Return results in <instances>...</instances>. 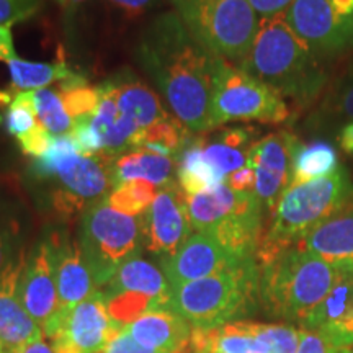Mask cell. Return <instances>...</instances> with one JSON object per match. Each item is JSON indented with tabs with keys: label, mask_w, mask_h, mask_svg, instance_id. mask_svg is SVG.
Instances as JSON below:
<instances>
[{
	"label": "cell",
	"mask_w": 353,
	"mask_h": 353,
	"mask_svg": "<svg viewBox=\"0 0 353 353\" xmlns=\"http://www.w3.org/2000/svg\"><path fill=\"white\" fill-rule=\"evenodd\" d=\"M136 57L176 120L192 132L211 130V97L218 56L190 34L179 13H161L145 26Z\"/></svg>",
	"instance_id": "obj_1"
},
{
	"label": "cell",
	"mask_w": 353,
	"mask_h": 353,
	"mask_svg": "<svg viewBox=\"0 0 353 353\" xmlns=\"http://www.w3.org/2000/svg\"><path fill=\"white\" fill-rule=\"evenodd\" d=\"M237 68L301 107L311 105L327 82L322 61L294 33L285 12L260 17L252 46Z\"/></svg>",
	"instance_id": "obj_2"
},
{
	"label": "cell",
	"mask_w": 353,
	"mask_h": 353,
	"mask_svg": "<svg viewBox=\"0 0 353 353\" xmlns=\"http://www.w3.org/2000/svg\"><path fill=\"white\" fill-rule=\"evenodd\" d=\"M260 265V309L285 324L301 325L332 288L342 263L293 245Z\"/></svg>",
	"instance_id": "obj_3"
},
{
	"label": "cell",
	"mask_w": 353,
	"mask_h": 353,
	"mask_svg": "<svg viewBox=\"0 0 353 353\" xmlns=\"http://www.w3.org/2000/svg\"><path fill=\"white\" fill-rule=\"evenodd\" d=\"M352 206L353 182L343 167L324 179L290 185L268 218L257 262H267L281 250L298 245L317 226Z\"/></svg>",
	"instance_id": "obj_4"
},
{
	"label": "cell",
	"mask_w": 353,
	"mask_h": 353,
	"mask_svg": "<svg viewBox=\"0 0 353 353\" xmlns=\"http://www.w3.org/2000/svg\"><path fill=\"white\" fill-rule=\"evenodd\" d=\"M30 175L56 183L51 206L61 218L82 214L88 206L107 198L114 187L113 159L83 156L72 132L52 136L46 152L32 159Z\"/></svg>",
	"instance_id": "obj_5"
},
{
	"label": "cell",
	"mask_w": 353,
	"mask_h": 353,
	"mask_svg": "<svg viewBox=\"0 0 353 353\" xmlns=\"http://www.w3.org/2000/svg\"><path fill=\"white\" fill-rule=\"evenodd\" d=\"M260 265L250 259L216 275L172 290V307L192 325L210 330L245 321L260 309Z\"/></svg>",
	"instance_id": "obj_6"
},
{
	"label": "cell",
	"mask_w": 353,
	"mask_h": 353,
	"mask_svg": "<svg viewBox=\"0 0 353 353\" xmlns=\"http://www.w3.org/2000/svg\"><path fill=\"white\" fill-rule=\"evenodd\" d=\"M187 30L213 54L239 64L252 46L259 19L249 0H170Z\"/></svg>",
	"instance_id": "obj_7"
},
{
	"label": "cell",
	"mask_w": 353,
	"mask_h": 353,
	"mask_svg": "<svg viewBox=\"0 0 353 353\" xmlns=\"http://www.w3.org/2000/svg\"><path fill=\"white\" fill-rule=\"evenodd\" d=\"M77 242L97 288L101 290L123 263L141 255L143 221L113 210L103 198L81 214Z\"/></svg>",
	"instance_id": "obj_8"
},
{
	"label": "cell",
	"mask_w": 353,
	"mask_h": 353,
	"mask_svg": "<svg viewBox=\"0 0 353 353\" xmlns=\"http://www.w3.org/2000/svg\"><path fill=\"white\" fill-rule=\"evenodd\" d=\"M291 110L276 90L218 56L211 97V128L232 121L283 125Z\"/></svg>",
	"instance_id": "obj_9"
},
{
	"label": "cell",
	"mask_w": 353,
	"mask_h": 353,
	"mask_svg": "<svg viewBox=\"0 0 353 353\" xmlns=\"http://www.w3.org/2000/svg\"><path fill=\"white\" fill-rule=\"evenodd\" d=\"M285 15L321 61L353 48V0H293Z\"/></svg>",
	"instance_id": "obj_10"
},
{
	"label": "cell",
	"mask_w": 353,
	"mask_h": 353,
	"mask_svg": "<svg viewBox=\"0 0 353 353\" xmlns=\"http://www.w3.org/2000/svg\"><path fill=\"white\" fill-rule=\"evenodd\" d=\"M303 329L255 321L229 322L210 330L193 329L188 353H296Z\"/></svg>",
	"instance_id": "obj_11"
},
{
	"label": "cell",
	"mask_w": 353,
	"mask_h": 353,
	"mask_svg": "<svg viewBox=\"0 0 353 353\" xmlns=\"http://www.w3.org/2000/svg\"><path fill=\"white\" fill-rule=\"evenodd\" d=\"M121 329L110 316L103 291L99 290L85 301L59 312L46 337L65 353H100Z\"/></svg>",
	"instance_id": "obj_12"
},
{
	"label": "cell",
	"mask_w": 353,
	"mask_h": 353,
	"mask_svg": "<svg viewBox=\"0 0 353 353\" xmlns=\"http://www.w3.org/2000/svg\"><path fill=\"white\" fill-rule=\"evenodd\" d=\"M141 221L144 249L161 260L174 255L183 245L193 234V228L185 205V193L176 180L159 188Z\"/></svg>",
	"instance_id": "obj_13"
},
{
	"label": "cell",
	"mask_w": 353,
	"mask_h": 353,
	"mask_svg": "<svg viewBox=\"0 0 353 353\" xmlns=\"http://www.w3.org/2000/svg\"><path fill=\"white\" fill-rule=\"evenodd\" d=\"M298 141L293 132L276 131L250 145L247 165L255 172L254 193L267 218H270L278 200L288 188L291 159Z\"/></svg>",
	"instance_id": "obj_14"
},
{
	"label": "cell",
	"mask_w": 353,
	"mask_h": 353,
	"mask_svg": "<svg viewBox=\"0 0 353 353\" xmlns=\"http://www.w3.org/2000/svg\"><path fill=\"white\" fill-rule=\"evenodd\" d=\"M21 301L46 337L59 316L56 285V250L51 234L43 236L26 255L21 278Z\"/></svg>",
	"instance_id": "obj_15"
},
{
	"label": "cell",
	"mask_w": 353,
	"mask_h": 353,
	"mask_svg": "<svg viewBox=\"0 0 353 353\" xmlns=\"http://www.w3.org/2000/svg\"><path fill=\"white\" fill-rule=\"evenodd\" d=\"M26 265V252L12 260L0 273V348L2 353H21L43 330L26 312L21 301V278Z\"/></svg>",
	"instance_id": "obj_16"
},
{
	"label": "cell",
	"mask_w": 353,
	"mask_h": 353,
	"mask_svg": "<svg viewBox=\"0 0 353 353\" xmlns=\"http://www.w3.org/2000/svg\"><path fill=\"white\" fill-rule=\"evenodd\" d=\"M242 262L245 260L232 257L208 234L193 232L174 255L161 260V267L172 290H175L190 281L229 270Z\"/></svg>",
	"instance_id": "obj_17"
},
{
	"label": "cell",
	"mask_w": 353,
	"mask_h": 353,
	"mask_svg": "<svg viewBox=\"0 0 353 353\" xmlns=\"http://www.w3.org/2000/svg\"><path fill=\"white\" fill-rule=\"evenodd\" d=\"M56 250V285L59 294V312L68 311L76 304L85 301L97 288L90 268L83 259L77 241H72L65 232H52Z\"/></svg>",
	"instance_id": "obj_18"
},
{
	"label": "cell",
	"mask_w": 353,
	"mask_h": 353,
	"mask_svg": "<svg viewBox=\"0 0 353 353\" xmlns=\"http://www.w3.org/2000/svg\"><path fill=\"white\" fill-rule=\"evenodd\" d=\"M141 345L157 353H185L192 341V325L174 307H154L125 327Z\"/></svg>",
	"instance_id": "obj_19"
},
{
	"label": "cell",
	"mask_w": 353,
	"mask_h": 353,
	"mask_svg": "<svg viewBox=\"0 0 353 353\" xmlns=\"http://www.w3.org/2000/svg\"><path fill=\"white\" fill-rule=\"evenodd\" d=\"M187 213L195 232H206L229 216L260 205L254 192H236L226 183L196 195H185Z\"/></svg>",
	"instance_id": "obj_20"
},
{
	"label": "cell",
	"mask_w": 353,
	"mask_h": 353,
	"mask_svg": "<svg viewBox=\"0 0 353 353\" xmlns=\"http://www.w3.org/2000/svg\"><path fill=\"white\" fill-rule=\"evenodd\" d=\"M103 83L113 94L120 112L138 123L141 130L170 117L161 105L159 97L144 82L132 76L130 70L114 74Z\"/></svg>",
	"instance_id": "obj_21"
},
{
	"label": "cell",
	"mask_w": 353,
	"mask_h": 353,
	"mask_svg": "<svg viewBox=\"0 0 353 353\" xmlns=\"http://www.w3.org/2000/svg\"><path fill=\"white\" fill-rule=\"evenodd\" d=\"M332 263H353V206L317 226L298 244Z\"/></svg>",
	"instance_id": "obj_22"
},
{
	"label": "cell",
	"mask_w": 353,
	"mask_h": 353,
	"mask_svg": "<svg viewBox=\"0 0 353 353\" xmlns=\"http://www.w3.org/2000/svg\"><path fill=\"white\" fill-rule=\"evenodd\" d=\"M107 293L132 291L156 298L165 306H172V286L162 267L136 255L121 265L112 280L101 288Z\"/></svg>",
	"instance_id": "obj_23"
},
{
	"label": "cell",
	"mask_w": 353,
	"mask_h": 353,
	"mask_svg": "<svg viewBox=\"0 0 353 353\" xmlns=\"http://www.w3.org/2000/svg\"><path fill=\"white\" fill-rule=\"evenodd\" d=\"M353 312V263H342V272L325 298L312 309L299 329L319 332L345 321Z\"/></svg>",
	"instance_id": "obj_24"
},
{
	"label": "cell",
	"mask_w": 353,
	"mask_h": 353,
	"mask_svg": "<svg viewBox=\"0 0 353 353\" xmlns=\"http://www.w3.org/2000/svg\"><path fill=\"white\" fill-rule=\"evenodd\" d=\"M175 161L145 151H130L113 159L114 187L130 180H148L159 188L174 182Z\"/></svg>",
	"instance_id": "obj_25"
},
{
	"label": "cell",
	"mask_w": 353,
	"mask_h": 353,
	"mask_svg": "<svg viewBox=\"0 0 353 353\" xmlns=\"http://www.w3.org/2000/svg\"><path fill=\"white\" fill-rule=\"evenodd\" d=\"M341 167L337 149L325 141H314L311 144L296 143L291 159L290 185L306 183L312 180L332 175ZM288 185V187H290Z\"/></svg>",
	"instance_id": "obj_26"
},
{
	"label": "cell",
	"mask_w": 353,
	"mask_h": 353,
	"mask_svg": "<svg viewBox=\"0 0 353 353\" xmlns=\"http://www.w3.org/2000/svg\"><path fill=\"white\" fill-rule=\"evenodd\" d=\"M176 182L185 195L208 192L226 183L203 154V139L192 141L176 159Z\"/></svg>",
	"instance_id": "obj_27"
},
{
	"label": "cell",
	"mask_w": 353,
	"mask_h": 353,
	"mask_svg": "<svg viewBox=\"0 0 353 353\" xmlns=\"http://www.w3.org/2000/svg\"><path fill=\"white\" fill-rule=\"evenodd\" d=\"M6 64L10 70V88L19 92L39 90L51 83L63 82L74 74L63 59L56 63H30L13 56Z\"/></svg>",
	"instance_id": "obj_28"
},
{
	"label": "cell",
	"mask_w": 353,
	"mask_h": 353,
	"mask_svg": "<svg viewBox=\"0 0 353 353\" xmlns=\"http://www.w3.org/2000/svg\"><path fill=\"white\" fill-rule=\"evenodd\" d=\"M190 143H192V131H188L175 117H169L141 131L136 149L157 156L179 159Z\"/></svg>",
	"instance_id": "obj_29"
},
{
	"label": "cell",
	"mask_w": 353,
	"mask_h": 353,
	"mask_svg": "<svg viewBox=\"0 0 353 353\" xmlns=\"http://www.w3.org/2000/svg\"><path fill=\"white\" fill-rule=\"evenodd\" d=\"M26 216L23 206L7 195H0V273L25 250Z\"/></svg>",
	"instance_id": "obj_30"
},
{
	"label": "cell",
	"mask_w": 353,
	"mask_h": 353,
	"mask_svg": "<svg viewBox=\"0 0 353 353\" xmlns=\"http://www.w3.org/2000/svg\"><path fill=\"white\" fill-rule=\"evenodd\" d=\"M157 192V185L148 180H130V182L118 183L117 187H113L105 200L113 210L139 218L152 205Z\"/></svg>",
	"instance_id": "obj_31"
},
{
	"label": "cell",
	"mask_w": 353,
	"mask_h": 353,
	"mask_svg": "<svg viewBox=\"0 0 353 353\" xmlns=\"http://www.w3.org/2000/svg\"><path fill=\"white\" fill-rule=\"evenodd\" d=\"M32 99L39 125L51 136L72 132L76 121L65 112L59 92L54 88H39V90H32Z\"/></svg>",
	"instance_id": "obj_32"
},
{
	"label": "cell",
	"mask_w": 353,
	"mask_h": 353,
	"mask_svg": "<svg viewBox=\"0 0 353 353\" xmlns=\"http://www.w3.org/2000/svg\"><path fill=\"white\" fill-rule=\"evenodd\" d=\"M57 92L63 99L65 112L70 118H74V121L79 118L90 117L99 108L100 87L88 85L85 77L81 74H72L65 81L59 82Z\"/></svg>",
	"instance_id": "obj_33"
},
{
	"label": "cell",
	"mask_w": 353,
	"mask_h": 353,
	"mask_svg": "<svg viewBox=\"0 0 353 353\" xmlns=\"http://www.w3.org/2000/svg\"><path fill=\"white\" fill-rule=\"evenodd\" d=\"M103 294L110 316L121 327H126L128 324L134 322L144 312L151 311L154 307H172L162 304L156 298L145 296V294L141 293H132V291H117V293L103 291Z\"/></svg>",
	"instance_id": "obj_34"
},
{
	"label": "cell",
	"mask_w": 353,
	"mask_h": 353,
	"mask_svg": "<svg viewBox=\"0 0 353 353\" xmlns=\"http://www.w3.org/2000/svg\"><path fill=\"white\" fill-rule=\"evenodd\" d=\"M0 126L6 128L8 134L15 139L23 138L34 128L39 126L37 110H34L32 99V90L17 92L12 103L0 113Z\"/></svg>",
	"instance_id": "obj_35"
},
{
	"label": "cell",
	"mask_w": 353,
	"mask_h": 353,
	"mask_svg": "<svg viewBox=\"0 0 353 353\" xmlns=\"http://www.w3.org/2000/svg\"><path fill=\"white\" fill-rule=\"evenodd\" d=\"M203 154H205L206 161L214 167V170L226 180L234 172L247 165L249 149L232 148V145H228L213 138L208 143L203 141Z\"/></svg>",
	"instance_id": "obj_36"
},
{
	"label": "cell",
	"mask_w": 353,
	"mask_h": 353,
	"mask_svg": "<svg viewBox=\"0 0 353 353\" xmlns=\"http://www.w3.org/2000/svg\"><path fill=\"white\" fill-rule=\"evenodd\" d=\"M325 112L342 121H353V69L339 81L325 101Z\"/></svg>",
	"instance_id": "obj_37"
},
{
	"label": "cell",
	"mask_w": 353,
	"mask_h": 353,
	"mask_svg": "<svg viewBox=\"0 0 353 353\" xmlns=\"http://www.w3.org/2000/svg\"><path fill=\"white\" fill-rule=\"evenodd\" d=\"M43 0H0V25L13 26L38 15Z\"/></svg>",
	"instance_id": "obj_38"
},
{
	"label": "cell",
	"mask_w": 353,
	"mask_h": 353,
	"mask_svg": "<svg viewBox=\"0 0 353 353\" xmlns=\"http://www.w3.org/2000/svg\"><path fill=\"white\" fill-rule=\"evenodd\" d=\"M51 138L52 136L50 132L39 125L38 128H34L32 132H28V134L23 136V138L17 139V143H19L20 151L23 152L25 156L37 159V157H41L43 154L46 152V149L50 148Z\"/></svg>",
	"instance_id": "obj_39"
},
{
	"label": "cell",
	"mask_w": 353,
	"mask_h": 353,
	"mask_svg": "<svg viewBox=\"0 0 353 353\" xmlns=\"http://www.w3.org/2000/svg\"><path fill=\"white\" fill-rule=\"evenodd\" d=\"M296 353H353L352 347H337L325 342L317 332L303 330L301 342Z\"/></svg>",
	"instance_id": "obj_40"
},
{
	"label": "cell",
	"mask_w": 353,
	"mask_h": 353,
	"mask_svg": "<svg viewBox=\"0 0 353 353\" xmlns=\"http://www.w3.org/2000/svg\"><path fill=\"white\" fill-rule=\"evenodd\" d=\"M325 342L337 347H353V312L345 321L317 332Z\"/></svg>",
	"instance_id": "obj_41"
},
{
	"label": "cell",
	"mask_w": 353,
	"mask_h": 353,
	"mask_svg": "<svg viewBox=\"0 0 353 353\" xmlns=\"http://www.w3.org/2000/svg\"><path fill=\"white\" fill-rule=\"evenodd\" d=\"M100 353H157V352L141 345V343L136 341V339L132 337L125 327H123Z\"/></svg>",
	"instance_id": "obj_42"
},
{
	"label": "cell",
	"mask_w": 353,
	"mask_h": 353,
	"mask_svg": "<svg viewBox=\"0 0 353 353\" xmlns=\"http://www.w3.org/2000/svg\"><path fill=\"white\" fill-rule=\"evenodd\" d=\"M226 185L236 192H254L255 185V172L252 167L245 165L236 170L226 179Z\"/></svg>",
	"instance_id": "obj_43"
},
{
	"label": "cell",
	"mask_w": 353,
	"mask_h": 353,
	"mask_svg": "<svg viewBox=\"0 0 353 353\" xmlns=\"http://www.w3.org/2000/svg\"><path fill=\"white\" fill-rule=\"evenodd\" d=\"M108 2L125 13L128 19H134V17L143 15L156 0H108Z\"/></svg>",
	"instance_id": "obj_44"
},
{
	"label": "cell",
	"mask_w": 353,
	"mask_h": 353,
	"mask_svg": "<svg viewBox=\"0 0 353 353\" xmlns=\"http://www.w3.org/2000/svg\"><path fill=\"white\" fill-rule=\"evenodd\" d=\"M259 17H272L286 12L293 0H249Z\"/></svg>",
	"instance_id": "obj_45"
},
{
	"label": "cell",
	"mask_w": 353,
	"mask_h": 353,
	"mask_svg": "<svg viewBox=\"0 0 353 353\" xmlns=\"http://www.w3.org/2000/svg\"><path fill=\"white\" fill-rule=\"evenodd\" d=\"M17 56L15 48H13V37H12V26L0 25V57L6 63L7 59Z\"/></svg>",
	"instance_id": "obj_46"
},
{
	"label": "cell",
	"mask_w": 353,
	"mask_h": 353,
	"mask_svg": "<svg viewBox=\"0 0 353 353\" xmlns=\"http://www.w3.org/2000/svg\"><path fill=\"white\" fill-rule=\"evenodd\" d=\"M337 143L342 152H345L347 156H353V121H347L341 126Z\"/></svg>",
	"instance_id": "obj_47"
},
{
	"label": "cell",
	"mask_w": 353,
	"mask_h": 353,
	"mask_svg": "<svg viewBox=\"0 0 353 353\" xmlns=\"http://www.w3.org/2000/svg\"><path fill=\"white\" fill-rule=\"evenodd\" d=\"M44 339H46L44 335L34 339L30 345H26V348L21 353H65L63 350H59V348H56L50 341H44Z\"/></svg>",
	"instance_id": "obj_48"
},
{
	"label": "cell",
	"mask_w": 353,
	"mask_h": 353,
	"mask_svg": "<svg viewBox=\"0 0 353 353\" xmlns=\"http://www.w3.org/2000/svg\"><path fill=\"white\" fill-rule=\"evenodd\" d=\"M56 2L61 3V6H63V7H65L69 3V0H56Z\"/></svg>",
	"instance_id": "obj_49"
},
{
	"label": "cell",
	"mask_w": 353,
	"mask_h": 353,
	"mask_svg": "<svg viewBox=\"0 0 353 353\" xmlns=\"http://www.w3.org/2000/svg\"><path fill=\"white\" fill-rule=\"evenodd\" d=\"M70 2H72V3H81V2H83V0H70Z\"/></svg>",
	"instance_id": "obj_50"
},
{
	"label": "cell",
	"mask_w": 353,
	"mask_h": 353,
	"mask_svg": "<svg viewBox=\"0 0 353 353\" xmlns=\"http://www.w3.org/2000/svg\"><path fill=\"white\" fill-rule=\"evenodd\" d=\"M0 353H2V348H0Z\"/></svg>",
	"instance_id": "obj_51"
},
{
	"label": "cell",
	"mask_w": 353,
	"mask_h": 353,
	"mask_svg": "<svg viewBox=\"0 0 353 353\" xmlns=\"http://www.w3.org/2000/svg\"><path fill=\"white\" fill-rule=\"evenodd\" d=\"M188 350H190V348H188ZM185 353H188V352H185Z\"/></svg>",
	"instance_id": "obj_52"
},
{
	"label": "cell",
	"mask_w": 353,
	"mask_h": 353,
	"mask_svg": "<svg viewBox=\"0 0 353 353\" xmlns=\"http://www.w3.org/2000/svg\"><path fill=\"white\" fill-rule=\"evenodd\" d=\"M0 61H2V57H0Z\"/></svg>",
	"instance_id": "obj_53"
},
{
	"label": "cell",
	"mask_w": 353,
	"mask_h": 353,
	"mask_svg": "<svg viewBox=\"0 0 353 353\" xmlns=\"http://www.w3.org/2000/svg\"><path fill=\"white\" fill-rule=\"evenodd\" d=\"M352 350H353V347H352Z\"/></svg>",
	"instance_id": "obj_54"
}]
</instances>
